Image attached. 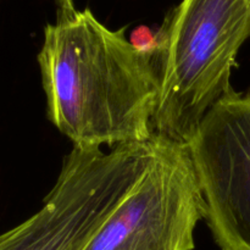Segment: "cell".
<instances>
[{"label":"cell","instance_id":"obj_7","mask_svg":"<svg viewBox=\"0 0 250 250\" xmlns=\"http://www.w3.org/2000/svg\"><path fill=\"white\" fill-rule=\"evenodd\" d=\"M55 4L58 6L56 16H70L77 11L73 5V0H55Z\"/></svg>","mask_w":250,"mask_h":250},{"label":"cell","instance_id":"obj_5","mask_svg":"<svg viewBox=\"0 0 250 250\" xmlns=\"http://www.w3.org/2000/svg\"><path fill=\"white\" fill-rule=\"evenodd\" d=\"M221 250H250V89L229 90L187 143Z\"/></svg>","mask_w":250,"mask_h":250},{"label":"cell","instance_id":"obj_1","mask_svg":"<svg viewBox=\"0 0 250 250\" xmlns=\"http://www.w3.org/2000/svg\"><path fill=\"white\" fill-rule=\"evenodd\" d=\"M89 7L44 27L38 54L48 119L73 148L146 143L160 93L156 58Z\"/></svg>","mask_w":250,"mask_h":250},{"label":"cell","instance_id":"obj_6","mask_svg":"<svg viewBox=\"0 0 250 250\" xmlns=\"http://www.w3.org/2000/svg\"><path fill=\"white\" fill-rule=\"evenodd\" d=\"M129 42L137 50L148 55L156 56L159 50L158 32H153L149 27L139 26L131 33Z\"/></svg>","mask_w":250,"mask_h":250},{"label":"cell","instance_id":"obj_2","mask_svg":"<svg viewBox=\"0 0 250 250\" xmlns=\"http://www.w3.org/2000/svg\"><path fill=\"white\" fill-rule=\"evenodd\" d=\"M158 36L154 134L187 144L210 107L233 89L232 68L250 38V0H182Z\"/></svg>","mask_w":250,"mask_h":250},{"label":"cell","instance_id":"obj_4","mask_svg":"<svg viewBox=\"0 0 250 250\" xmlns=\"http://www.w3.org/2000/svg\"><path fill=\"white\" fill-rule=\"evenodd\" d=\"M156 137L134 189L85 250H193L207 205L187 144Z\"/></svg>","mask_w":250,"mask_h":250},{"label":"cell","instance_id":"obj_3","mask_svg":"<svg viewBox=\"0 0 250 250\" xmlns=\"http://www.w3.org/2000/svg\"><path fill=\"white\" fill-rule=\"evenodd\" d=\"M156 150L146 143L72 148L37 214L0 238V250H85L143 177Z\"/></svg>","mask_w":250,"mask_h":250}]
</instances>
